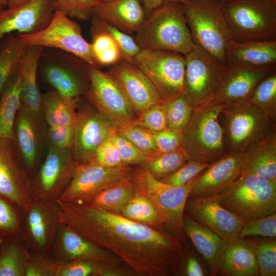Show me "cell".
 Here are the masks:
<instances>
[{"instance_id": "cell-58", "label": "cell", "mask_w": 276, "mask_h": 276, "mask_svg": "<svg viewBox=\"0 0 276 276\" xmlns=\"http://www.w3.org/2000/svg\"><path fill=\"white\" fill-rule=\"evenodd\" d=\"M7 7L9 8L16 7L22 5L31 0H6Z\"/></svg>"}, {"instance_id": "cell-39", "label": "cell", "mask_w": 276, "mask_h": 276, "mask_svg": "<svg viewBox=\"0 0 276 276\" xmlns=\"http://www.w3.org/2000/svg\"><path fill=\"white\" fill-rule=\"evenodd\" d=\"M193 159L181 147L171 152H156L148 156L146 168L160 179L177 170L184 163Z\"/></svg>"}, {"instance_id": "cell-56", "label": "cell", "mask_w": 276, "mask_h": 276, "mask_svg": "<svg viewBox=\"0 0 276 276\" xmlns=\"http://www.w3.org/2000/svg\"><path fill=\"white\" fill-rule=\"evenodd\" d=\"M152 134L159 152H171L181 147V133L178 131L167 128Z\"/></svg>"}, {"instance_id": "cell-21", "label": "cell", "mask_w": 276, "mask_h": 276, "mask_svg": "<svg viewBox=\"0 0 276 276\" xmlns=\"http://www.w3.org/2000/svg\"><path fill=\"white\" fill-rule=\"evenodd\" d=\"M121 86L133 108L142 112L165 101L147 76L133 63L124 59L109 73Z\"/></svg>"}, {"instance_id": "cell-30", "label": "cell", "mask_w": 276, "mask_h": 276, "mask_svg": "<svg viewBox=\"0 0 276 276\" xmlns=\"http://www.w3.org/2000/svg\"><path fill=\"white\" fill-rule=\"evenodd\" d=\"M215 275L259 276L255 255L244 239L238 238L228 244Z\"/></svg>"}, {"instance_id": "cell-52", "label": "cell", "mask_w": 276, "mask_h": 276, "mask_svg": "<svg viewBox=\"0 0 276 276\" xmlns=\"http://www.w3.org/2000/svg\"><path fill=\"white\" fill-rule=\"evenodd\" d=\"M163 104L154 105L143 111L134 124L152 132L167 129Z\"/></svg>"}, {"instance_id": "cell-28", "label": "cell", "mask_w": 276, "mask_h": 276, "mask_svg": "<svg viewBox=\"0 0 276 276\" xmlns=\"http://www.w3.org/2000/svg\"><path fill=\"white\" fill-rule=\"evenodd\" d=\"M226 64L276 65V40L237 42L232 40L225 51Z\"/></svg>"}, {"instance_id": "cell-63", "label": "cell", "mask_w": 276, "mask_h": 276, "mask_svg": "<svg viewBox=\"0 0 276 276\" xmlns=\"http://www.w3.org/2000/svg\"><path fill=\"white\" fill-rule=\"evenodd\" d=\"M3 8V7H2V5L0 4V10Z\"/></svg>"}, {"instance_id": "cell-51", "label": "cell", "mask_w": 276, "mask_h": 276, "mask_svg": "<svg viewBox=\"0 0 276 276\" xmlns=\"http://www.w3.org/2000/svg\"><path fill=\"white\" fill-rule=\"evenodd\" d=\"M57 267L50 256L30 251L26 276H55Z\"/></svg>"}, {"instance_id": "cell-36", "label": "cell", "mask_w": 276, "mask_h": 276, "mask_svg": "<svg viewBox=\"0 0 276 276\" xmlns=\"http://www.w3.org/2000/svg\"><path fill=\"white\" fill-rule=\"evenodd\" d=\"M135 194L130 180L103 190L88 204L110 213L121 215L124 208Z\"/></svg>"}, {"instance_id": "cell-47", "label": "cell", "mask_w": 276, "mask_h": 276, "mask_svg": "<svg viewBox=\"0 0 276 276\" xmlns=\"http://www.w3.org/2000/svg\"><path fill=\"white\" fill-rule=\"evenodd\" d=\"M276 212L264 216L245 221L239 238L249 237L275 238Z\"/></svg>"}, {"instance_id": "cell-29", "label": "cell", "mask_w": 276, "mask_h": 276, "mask_svg": "<svg viewBox=\"0 0 276 276\" xmlns=\"http://www.w3.org/2000/svg\"><path fill=\"white\" fill-rule=\"evenodd\" d=\"M43 48L28 47L19 66L21 76V106L31 112L40 115L41 97L37 84V74Z\"/></svg>"}, {"instance_id": "cell-22", "label": "cell", "mask_w": 276, "mask_h": 276, "mask_svg": "<svg viewBox=\"0 0 276 276\" xmlns=\"http://www.w3.org/2000/svg\"><path fill=\"white\" fill-rule=\"evenodd\" d=\"M116 131L99 114L90 111L77 114L72 147L75 159L77 163L93 160L98 147Z\"/></svg>"}, {"instance_id": "cell-33", "label": "cell", "mask_w": 276, "mask_h": 276, "mask_svg": "<svg viewBox=\"0 0 276 276\" xmlns=\"http://www.w3.org/2000/svg\"><path fill=\"white\" fill-rule=\"evenodd\" d=\"M30 249L22 237L3 241L0 245V276H26Z\"/></svg>"}, {"instance_id": "cell-11", "label": "cell", "mask_w": 276, "mask_h": 276, "mask_svg": "<svg viewBox=\"0 0 276 276\" xmlns=\"http://www.w3.org/2000/svg\"><path fill=\"white\" fill-rule=\"evenodd\" d=\"M165 102L183 94L185 56L162 50H141L133 59Z\"/></svg>"}, {"instance_id": "cell-35", "label": "cell", "mask_w": 276, "mask_h": 276, "mask_svg": "<svg viewBox=\"0 0 276 276\" xmlns=\"http://www.w3.org/2000/svg\"><path fill=\"white\" fill-rule=\"evenodd\" d=\"M28 48L18 34L8 35L0 43V96L8 81L18 70Z\"/></svg>"}, {"instance_id": "cell-57", "label": "cell", "mask_w": 276, "mask_h": 276, "mask_svg": "<svg viewBox=\"0 0 276 276\" xmlns=\"http://www.w3.org/2000/svg\"><path fill=\"white\" fill-rule=\"evenodd\" d=\"M146 17L154 9L160 6L163 0H141Z\"/></svg>"}, {"instance_id": "cell-45", "label": "cell", "mask_w": 276, "mask_h": 276, "mask_svg": "<svg viewBox=\"0 0 276 276\" xmlns=\"http://www.w3.org/2000/svg\"><path fill=\"white\" fill-rule=\"evenodd\" d=\"M117 133L125 137L147 156L158 151L152 132L134 123L116 124Z\"/></svg>"}, {"instance_id": "cell-4", "label": "cell", "mask_w": 276, "mask_h": 276, "mask_svg": "<svg viewBox=\"0 0 276 276\" xmlns=\"http://www.w3.org/2000/svg\"><path fill=\"white\" fill-rule=\"evenodd\" d=\"M224 104L212 100L194 106L181 132V147L193 159L211 164L228 152L219 120Z\"/></svg>"}, {"instance_id": "cell-44", "label": "cell", "mask_w": 276, "mask_h": 276, "mask_svg": "<svg viewBox=\"0 0 276 276\" xmlns=\"http://www.w3.org/2000/svg\"><path fill=\"white\" fill-rule=\"evenodd\" d=\"M15 205L0 197V242L22 237L23 222Z\"/></svg>"}, {"instance_id": "cell-7", "label": "cell", "mask_w": 276, "mask_h": 276, "mask_svg": "<svg viewBox=\"0 0 276 276\" xmlns=\"http://www.w3.org/2000/svg\"><path fill=\"white\" fill-rule=\"evenodd\" d=\"M217 196L221 205L245 221L276 212V181L263 176L241 173Z\"/></svg>"}, {"instance_id": "cell-14", "label": "cell", "mask_w": 276, "mask_h": 276, "mask_svg": "<svg viewBox=\"0 0 276 276\" xmlns=\"http://www.w3.org/2000/svg\"><path fill=\"white\" fill-rule=\"evenodd\" d=\"M0 197L15 205L23 214L33 202L32 180L22 166L13 140L0 141Z\"/></svg>"}, {"instance_id": "cell-5", "label": "cell", "mask_w": 276, "mask_h": 276, "mask_svg": "<svg viewBox=\"0 0 276 276\" xmlns=\"http://www.w3.org/2000/svg\"><path fill=\"white\" fill-rule=\"evenodd\" d=\"M232 40H276V0L220 1Z\"/></svg>"}, {"instance_id": "cell-6", "label": "cell", "mask_w": 276, "mask_h": 276, "mask_svg": "<svg viewBox=\"0 0 276 276\" xmlns=\"http://www.w3.org/2000/svg\"><path fill=\"white\" fill-rule=\"evenodd\" d=\"M185 12L194 44L226 64L225 51L232 39L220 1L189 0Z\"/></svg>"}, {"instance_id": "cell-23", "label": "cell", "mask_w": 276, "mask_h": 276, "mask_svg": "<svg viewBox=\"0 0 276 276\" xmlns=\"http://www.w3.org/2000/svg\"><path fill=\"white\" fill-rule=\"evenodd\" d=\"M243 152H227L211 163L199 175L189 197L219 195L225 191L241 174Z\"/></svg>"}, {"instance_id": "cell-34", "label": "cell", "mask_w": 276, "mask_h": 276, "mask_svg": "<svg viewBox=\"0 0 276 276\" xmlns=\"http://www.w3.org/2000/svg\"><path fill=\"white\" fill-rule=\"evenodd\" d=\"M76 102L62 97L56 91H49L41 97V112L49 127H56L75 123L77 114Z\"/></svg>"}, {"instance_id": "cell-16", "label": "cell", "mask_w": 276, "mask_h": 276, "mask_svg": "<svg viewBox=\"0 0 276 276\" xmlns=\"http://www.w3.org/2000/svg\"><path fill=\"white\" fill-rule=\"evenodd\" d=\"M185 214L215 232L228 244L238 238L245 222L221 205L217 195L189 197Z\"/></svg>"}, {"instance_id": "cell-9", "label": "cell", "mask_w": 276, "mask_h": 276, "mask_svg": "<svg viewBox=\"0 0 276 276\" xmlns=\"http://www.w3.org/2000/svg\"><path fill=\"white\" fill-rule=\"evenodd\" d=\"M128 165L109 167L95 160L78 163L72 177L58 199L75 204H88L102 191L130 180Z\"/></svg>"}, {"instance_id": "cell-32", "label": "cell", "mask_w": 276, "mask_h": 276, "mask_svg": "<svg viewBox=\"0 0 276 276\" xmlns=\"http://www.w3.org/2000/svg\"><path fill=\"white\" fill-rule=\"evenodd\" d=\"M21 76L18 69L0 96V141L13 140L15 121L21 105Z\"/></svg>"}, {"instance_id": "cell-40", "label": "cell", "mask_w": 276, "mask_h": 276, "mask_svg": "<svg viewBox=\"0 0 276 276\" xmlns=\"http://www.w3.org/2000/svg\"><path fill=\"white\" fill-rule=\"evenodd\" d=\"M121 215L134 221L162 229L163 225L152 202L144 195L136 193L123 209Z\"/></svg>"}, {"instance_id": "cell-12", "label": "cell", "mask_w": 276, "mask_h": 276, "mask_svg": "<svg viewBox=\"0 0 276 276\" xmlns=\"http://www.w3.org/2000/svg\"><path fill=\"white\" fill-rule=\"evenodd\" d=\"M185 56L184 95L194 106L213 100L225 74L226 64L196 44Z\"/></svg>"}, {"instance_id": "cell-61", "label": "cell", "mask_w": 276, "mask_h": 276, "mask_svg": "<svg viewBox=\"0 0 276 276\" xmlns=\"http://www.w3.org/2000/svg\"><path fill=\"white\" fill-rule=\"evenodd\" d=\"M99 2V3H105L107 2H109L112 0H98Z\"/></svg>"}, {"instance_id": "cell-10", "label": "cell", "mask_w": 276, "mask_h": 276, "mask_svg": "<svg viewBox=\"0 0 276 276\" xmlns=\"http://www.w3.org/2000/svg\"><path fill=\"white\" fill-rule=\"evenodd\" d=\"M18 35L28 47L59 49L75 56L88 65L98 67L91 44L83 37L80 25L59 10L55 11L50 21L42 30Z\"/></svg>"}, {"instance_id": "cell-38", "label": "cell", "mask_w": 276, "mask_h": 276, "mask_svg": "<svg viewBox=\"0 0 276 276\" xmlns=\"http://www.w3.org/2000/svg\"><path fill=\"white\" fill-rule=\"evenodd\" d=\"M275 238L261 237L244 238L255 255L260 276L276 275Z\"/></svg>"}, {"instance_id": "cell-64", "label": "cell", "mask_w": 276, "mask_h": 276, "mask_svg": "<svg viewBox=\"0 0 276 276\" xmlns=\"http://www.w3.org/2000/svg\"><path fill=\"white\" fill-rule=\"evenodd\" d=\"M1 243H2V242H0V245H1Z\"/></svg>"}, {"instance_id": "cell-2", "label": "cell", "mask_w": 276, "mask_h": 276, "mask_svg": "<svg viewBox=\"0 0 276 276\" xmlns=\"http://www.w3.org/2000/svg\"><path fill=\"white\" fill-rule=\"evenodd\" d=\"M185 4L163 3L146 18L135 32L141 50L173 51L186 56L195 44L187 22Z\"/></svg>"}, {"instance_id": "cell-50", "label": "cell", "mask_w": 276, "mask_h": 276, "mask_svg": "<svg viewBox=\"0 0 276 276\" xmlns=\"http://www.w3.org/2000/svg\"><path fill=\"white\" fill-rule=\"evenodd\" d=\"M193 245L188 241L181 258L177 274L186 276L210 275L208 266H205Z\"/></svg>"}, {"instance_id": "cell-24", "label": "cell", "mask_w": 276, "mask_h": 276, "mask_svg": "<svg viewBox=\"0 0 276 276\" xmlns=\"http://www.w3.org/2000/svg\"><path fill=\"white\" fill-rule=\"evenodd\" d=\"M40 116L21 106L15 121L13 142L29 173L34 170L38 157Z\"/></svg>"}, {"instance_id": "cell-62", "label": "cell", "mask_w": 276, "mask_h": 276, "mask_svg": "<svg viewBox=\"0 0 276 276\" xmlns=\"http://www.w3.org/2000/svg\"><path fill=\"white\" fill-rule=\"evenodd\" d=\"M218 1H221V2H224V1H229V0H218Z\"/></svg>"}, {"instance_id": "cell-43", "label": "cell", "mask_w": 276, "mask_h": 276, "mask_svg": "<svg viewBox=\"0 0 276 276\" xmlns=\"http://www.w3.org/2000/svg\"><path fill=\"white\" fill-rule=\"evenodd\" d=\"M167 128L181 133L189 121L194 106L184 94L163 104Z\"/></svg>"}, {"instance_id": "cell-19", "label": "cell", "mask_w": 276, "mask_h": 276, "mask_svg": "<svg viewBox=\"0 0 276 276\" xmlns=\"http://www.w3.org/2000/svg\"><path fill=\"white\" fill-rule=\"evenodd\" d=\"M50 256L57 264L83 260L114 266L121 265V260L115 255L61 223Z\"/></svg>"}, {"instance_id": "cell-15", "label": "cell", "mask_w": 276, "mask_h": 276, "mask_svg": "<svg viewBox=\"0 0 276 276\" xmlns=\"http://www.w3.org/2000/svg\"><path fill=\"white\" fill-rule=\"evenodd\" d=\"M87 74L91 100L113 119L115 124L135 123L133 108L114 78L109 73L89 65Z\"/></svg>"}, {"instance_id": "cell-48", "label": "cell", "mask_w": 276, "mask_h": 276, "mask_svg": "<svg viewBox=\"0 0 276 276\" xmlns=\"http://www.w3.org/2000/svg\"><path fill=\"white\" fill-rule=\"evenodd\" d=\"M98 0H56L55 11L59 10L72 19L87 20L91 18Z\"/></svg>"}, {"instance_id": "cell-54", "label": "cell", "mask_w": 276, "mask_h": 276, "mask_svg": "<svg viewBox=\"0 0 276 276\" xmlns=\"http://www.w3.org/2000/svg\"><path fill=\"white\" fill-rule=\"evenodd\" d=\"M75 123L56 127H49L47 135L51 146L59 149L72 148L74 136Z\"/></svg>"}, {"instance_id": "cell-42", "label": "cell", "mask_w": 276, "mask_h": 276, "mask_svg": "<svg viewBox=\"0 0 276 276\" xmlns=\"http://www.w3.org/2000/svg\"><path fill=\"white\" fill-rule=\"evenodd\" d=\"M273 122H276V72L263 79L248 100Z\"/></svg>"}, {"instance_id": "cell-8", "label": "cell", "mask_w": 276, "mask_h": 276, "mask_svg": "<svg viewBox=\"0 0 276 276\" xmlns=\"http://www.w3.org/2000/svg\"><path fill=\"white\" fill-rule=\"evenodd\" d=\"M228 152L242 153L276 130L275 123L248 101L225 104L219 114Z\"/></svg>"}, {"instance_id": "cell-1", "label": "cell", "mask_w": 276, "mask_h": 276, "mask_svg": "<svg viewBox=\"0 0 276 276\" xmlns=\"http://www.w3.org/2000/svg\"><path fill=\"white\" fill-rule=\"evenodd\" d=\"M55 202L60 223L115 255L133 273L141 276L177 274L186 242L176 236L90 204L60 199Z\"/></svg>"}, {"instance_id": "cell-55", "label": "cell", "mask_w": 276, "mask_h": 276, "mask_svg": "<svg viewBox=\"0 0 276 276\" xmlns=\"http://www.w3.org/2000/svg\"><path fill=\"white\" fill-rule=\"evenodd\" d=\"M93 159L109 167L124 165L117 146L109 137L98 147Z\"/></svg>"}, {"instance_id": "cell-59", "label": "cell", "mask_w": 276, "mask_h": 276, "mask_svg": "<svg viewBox=\"0 0 276 276\" xmlns=\"http://www.w3.org/2000/svg\"><path fill=\"white\" fill-rule=\"evenodd\" d=\"M189 0H163V3H180L187 4Z\"/></svg>"}, {"instance_id": "cell-25", "label": "cell", "mask_w": 276, "mask_h": 276, "mask_svg": "<svg viewBox=\"0 0 276 276\" xmlns=\"http://www.w3.org/2000/svg\"><path fill=\"white\" fill-rule=\"evenodd\" d=\"M183 230L186 237L205 261L210 275H215L228 243L215 232L184 214Z\"/></svg>"}, {"instance_id": "cell-37", "label": "cell", "mask_w": 276, "mask_h": 276, "mask_svg": "<svg viewBox=\"0 0 276 276\" xmlns=\"http://www.w3.org/2000/svg\"><path fill=\"white\" fill-rule=\"evenodd\" d=\"M92 31L91 50L98 67L114 65L123 59L120 49L109 33L94 25Z\"/></svg>"}, {"instance_id": "cell-41", "label": "cell", "mask_w": 276, "mask_h": 276, "mask_svg": "<svg viewBox=\"0 0 276 276\" xmlns=\"http://www.w3.org/2000/svg\"><path fill=\"white\" fill-rule=\"evenodd\" d=\"M120 266L78 260L57 264L55 276L121 275Z\"/></svg>"}, {"instance_id": "cell-60", "label": "cell", "mask_w": 276, "mask_h": 276, "mask_svg": "<svg viewBox=\"0 0 276 276\" xmlns=\"http://www.w3.org/2000/svg\"><path fill=\"white\" fill-rule=\"evenodd\" d=\"M0 4L2 5L3 8L7 6V2L6 0H0Z\"/></svg>"}, {"instance_id": "cell-27", "label": "cell", "mask_w": 276, "mask_h": 276, "mask_svg": "<svg viewBox=\"0 0 276 276\" xmlns=\"http://www.w3.org/2000/svg\"><path fill=\"white\" fill-rule=\"evenodd\" d=\"M241 173L276 181V130L245 150Z\"/></svg>"}, {"instance_id": "cell-17", "label": "cell", "mask_w": 276, "mask_h": 276, "mask_svg": "<svg viewBox=\"0 0 276 276\" xmlns=\"http://www.w3.org/2000/svg\"><path fill=\"white\" fill-rule=\"evenodd\" d=\"M24 215L22 239L32 250L50 256L60 224L56 202L33 201Z\"/></svg>"}, {"instance_id": "cell-53", "label": "cell", "mask_w": 276, "mask_h": 276, "mask_svg": "<svg viewBox=\"0 0 276 276\" xmlns=\"http://www.w3.org/2000/svg\"><path fill=\"white\" fill-rule=\"evenodd\" d=\"M117 146L124 164L145 162L147 155L132 143L117 133V130L109 137Z\"/></svg>"}, {"instance_id": "cell-46", "label": "cell", "mask_w": 276, "mask_h": 276, "mask_svg": "<svg viewBox=\"0 0 276 276\" xmlns=\"http://www.w3.org/2000/svg\"><path fill=\"white\" fill-rule=\"evenodd\" d=\"M93 25L107 32L114 39L122 55L123 59L133 63V59L141 49L129 34L104 22L95 15L91 17Z\"/></svg>"}, {"instance_id": "cell-3", "label": "cell", "mask_w": 276, "mask_h": 276, "mask_svg": "<svg viewBox=\"0 0 276 276\" xmlns=\"http://www.w3.org/2000/svg\"><path fill=\"white\" fill-rule=\"evenodd\" d=\"M200 174L185 185L175 186L157 179L146 167L131 169L130 180L135 192L152 202L166 231L185 243L187 241L183 230L185 208Z\"/></svg>"}, {"instance_id": "cell-13", "label": "cell", "mask_w": 276, "mask_h": 276, "mask_svg": "<svg viewBox=\"0 0 276 276\" xmlns=\"http://www.w3.org/2000/svg\"><path fill=\"white\" fill-rule=\"evenodd\" d=\"M77 162L72 148L51 146L37 174L32 180L33 201L55 202L67 187Z\"/></svg>"}, {"instance_id": "cell-26", "label": "cell", "mask_w": 276, "mask_h": 276, "mask_svg": "<svg viewBox=\"0 0 276 276\" xmlns=\"http://www.w3.org/2000/svg\"><path fill=\"white\" fill-rule=\"evenodd\" d=\"M93 15L129 35L135 33L146 18L141 0H112L99 3Z\"/></svg>"}, {"instance_id": "cell-31", "label": "cell", "mask_w": 276, "mask_h": 276, "mask_svg": "<svg viewBox=\"0 0 276 276\" xmlns=\"http://www.w3.org/2000/svg\"><path fill=\"white\" fill-rule=\"evenodd\" d=\"M42 73L55 91L67 100L76 102L83 90V84L77 70L64 60H48Z\"/></svg>"}, {"instance_id": "cell-18", "label": "cell", "mask_w": 276, "mask_h": 276, "mask_svg": "<svg viewBox=\"0 0 276 276\" xmlns=\"http://www.w3.org/2000/svg\"><path fill=\"white\" fill-rule=\"evenodd\" d=\"M56 0H31L0 10V43L12 34H31L43 29L55 11Z\"/></svg>"}, {"instance_id": "cell-49", "label": "cell", "mask_w": 276, "mask_h": 276, "mask_svg": "<svg viewBox=\"0 0 276 276\" xmlns=\"http://www.w3.org/2000/svg\"><path fill=\"white\" fill-rule=\"evenodd\" d=\"M210 164L209 163L190 159L175 172L159 180L173 186H182L202 173Z\"/></svg>"}, {"instance_id": "cell-20", "label": "cell", "mask_w": 276, "mask_h": 276, "mask_svg": "<svg viewBox=\"0 0 276 276\" xmlns=\"http://www.w3.org/2000/svg\"><path fill=\"white\" fill-rule=\"evenodd\" d=\"M226 65L223 79L213 99L224 104L248 101L257 85L265 78L276 72V65Z\"/></svg>"}]
</instances>
